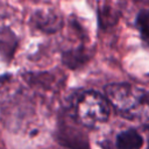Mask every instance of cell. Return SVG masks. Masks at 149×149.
<instances>
[{
	"label": "cell",
	"mask_w": 149,
	"mask_h": 149,
	"mask_svg": "<svg viewBox=\"0 0 149 149\" xmlns=\"http://www.w3.org/2000/svg\"><path fill=\"white\" fill-rule=\"evenodd\" d=\"M90 57V52L84 45H80L76 49L68 50L63 54V63L71 69L81 66Z\"/></svg>",
	"instance_id": "obj_7"
},
{
	"label": "cell",
	"mask_w": 149,
	"mask_h": 149,
	"mask_svg": "<svg viewBox=\"0 0 149 149\" xmlns=\"http://www.w3.org/2000/svg\"><path fill=\"white\" fill-rule=\"evenodd\" d=\"M33 21L38 29L45 33H55L62 26L59 16L50 9H42L36 12L33 16Z\"/></svg>",
	"instance_id": "obj_4"
},
{
	"label": "cell",
	"mask_w": 149,
	"mask_h": 149,
	"mask_svg": "<svg viewBox=\"0 0 149 149\" xmlns=\"http://www.w3.org/2000/svg\"><path fill=\"white\" fill-rule=\"evenodd\" d=\"M58 141L63 146L71 149H90L85 135L68 123H63V126L59 128Z\"/></svg>",
	"instance_id": "obj_3"
},
{
	"label": "cell",
	"mask_w": 149,
	"mask_h": 149,
	"mask_svg": "<svg viewBox=\"0 0 149 149\" xmlns=\"http://www.w3.org/2000/svg\"><path fill=\"white\" fill-rule=\"evenodd\" d=\"M137 27L141 31V35L143 40L149 44V12L142 10L137 15Z\"/></svg>",
	"instance_id": "obj_8"
},
{
	"label": "cell",
	"mask_w": 149,
	"mask_h": 149,
	"mask_svg": "<svg viewBox=\"0 0 149 149\" xmlns=\"http://www.w3.org/2000/svg\"><path fill=\"white\" fill-rule=\"evenodd\" d=\"M148 134H149V128H148Z\"/></svg>",
	"instance_id": "obj_9"
},
{
	"label": "cell",
	"mask_w": 149,
	"mask_h": 149,
	"mask_svg": "<svg viewBox=\"0 0 149 149\" xmlns=\"http://www.w3.org/2000/svg\"><path fill=\"white\" fill-rule=\"evenodd\" d=\"M115 144L118 149H141L143 146V137L137 130L128 129L118 134Z\"/></svg>",
	"instance_id": "obj_5"
},
{
	"label": "cell",
	"mask_w": 149,
	"mask_h": 149,
	"mask_svg": "<svg viewBox=\"0 0 149 149\" xmlns=\"http://www.w3.org/2000/svg\"><path fill=\"white\" fill-rule=\"evenodd\" d=\"M17 42V37L10 29L3 28L0 31V54L2 58H5L6 61L12 59L16 50Z\"/></svg>",
	"instance_id": "obj_6"
},
{
	"label": "cell",
	"mask_w": 149,
	"mask_h": 149,
	"mask_svg": "<svg viewBox=\"0 0 149 149\" xmlns=\"http://www.w3.org/2000/svg\"><path fill=\"white\" fill-rule=\"evenodd\" d=\"M105 95L121 116L149 121V94L144 90L127 83H115L105 87Z\"/></svg>",
	"instance_id": "obj_1"
},
{
	"label": "cell",
	"mask_w": 149,
	"mask_h": 149,
	"mask_svg": "<svg viewBox=\"0 0 149 149\" xmlns=\"http://www.w3.org/2000/svg\"><path fill=\"white\" fill-rule=\"evenodd\" d=\"M109 102L106 97L95 91H84L73 100V116L87 127L95 128L105 123L109 116Z\"/></svg>",
	"instance_id": "obj_2"
}]
</instances>
